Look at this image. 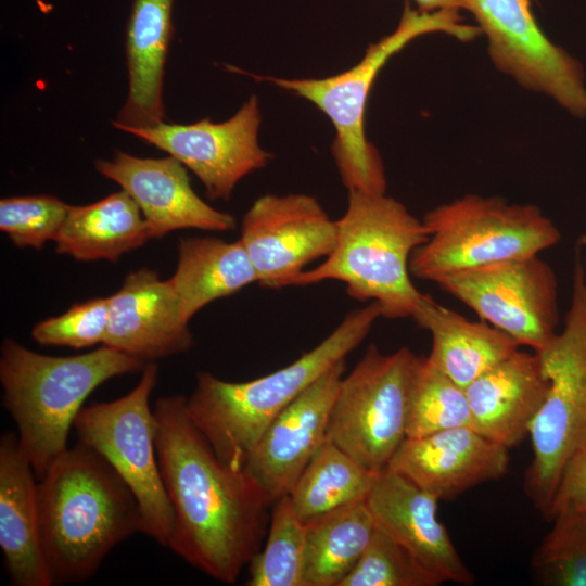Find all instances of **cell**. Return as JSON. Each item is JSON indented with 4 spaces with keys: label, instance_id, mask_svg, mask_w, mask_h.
<instances>
[{
    "label": "cell",
    "instance_id": "f546056e",
    "mask_svg": "<svg viewBox=\"0 0 586 586\" xmlns=\"http://www.w3.org/2000/svg\"><path fill=\"white\" fill-rule=\"evenodd\" d=\"M537 548L532 564L557 586H586V512L562 508Z\"/></svg>",
    "mask_w": 586,
    "mask_h": 586
},
{
    "label": "cell",
    "instance_id": "d590c367",
    "mask_svg": "<svg viewBox=\"0 0 586 586\" xmlns=\"http://www.w3.org/2000/svg\"><path fill=\"white\" fill-rule=\"evenodd\" d=\"M584 267H585V272H586V254H585V258H584Z\"/></svg>",
    "mask_w": 586,
    "mask_h": 586
},
{
    "label": "cell",
    "instance_id": "2e32d148",
    "mask_svg": "<svg viewBox=\"0 0 586 586\" xmlns=\"http://www.w3.org/2000/svg\"><path fill=\"white\" fill-rule=\"evenodd\" d=\"M95 169L116 182L139 206L151 239L179 229L226 232L235 218L203 201L192 189L186 167L174 156L138 157L117 150L97 160Z\"/></svg>",
    "mask_w": 586,
    "mask_h": 586
},
{
    "label": "cell",
    "instance_id": "83f0119b",
    "mask_svg": "<svg viewBox=\"0 0 586 586\" xmlns=\"http://www.w3.org/2000/svg\"><path fill=\"white\" fill-rule=\"evenodd\" d=\"M267 542L250 561L247 586H304L306 524L295 514L289 494L275 502Z\"/></svg>",
    "mask_w": 586,
    "mask_h": 586
},
{
    "label": "cell",
    "instance_id": "484cf974",
    "mask_svg": "<svg viewBox=\"0 0 586 586\" xmlns=\"http://www.w3.org/2000/svg\"><path fill=\"white\" fill-rule=\"evenodd\" d=\"M374 531L366 499L306 524L304 586H340L364 555Z\"/></svg>",
    "mask_w": 586,
    "mask_h": 586
},
{
    "label": "cell",
    "instance_id": "30bf717a",
    "mask_svg": "<svg viewBox=\"0 0 586 586\" xmlns=\"http://www.w3.org/2000/svg\"><path fill=\"white\" fill-rule=\"evenodd\" d=\"M153 361L125 396L82 407L74 420L79 442L101 455L136 496L144 522L143 534L167 547L173 510L156 454V419L150 396L157 381Z\"/></svg>",
    "mask_w": 586,
    "mask_h": 586
},
{
    "label": "cell",
    "instance_id": "1f68e13d",
    "mask_svg": "<svg viewBox=\"0 0 586 586\" xmlns=\"http://www.w3.org/2000/svg\"><path fill=\"white\" fill-rule=\"evenodd\" d=\"M68 206L48 194L3 198L0 201V230L16 247L41 250L48 241L55 240Z\"/></svg>",
    "mask_w": 586,
    "mask_h": 586
},
{
    "label": "cell",
    "instance_id": "4dcf8cb0",
    "mask_svg": "<svg viewBox=\"0 0 586 586\" xmlns=\"http://www.w3.org/2000/svg\"><path fill=\"white\" fill-rule=\"evenodd\" d=\"M443 582L375 526L364 555L340 586H436Z\"/></svg>",
    "mask_w": 586,
    "mask_h": 586
},
{
    "label": "cell",
    "instance_id": "6da1fadb",
    "mask_svg": "<svg viewBox=\"0 0 586 586\" xmlns=\"http://www.w3.org/2000/svg\"><path fill=\"white\" fill-rule=\"evenodd\" d=\"M156 454L173 510L167 547L211 577L233 584L260 550L271 504L244 470L224 462L181 395L160 397Z\"/></svg>",
    "mask_w": 586,
    "mask_h": 586
},
{
    "label": "cell",
    "instance_id": "7402d4cb",
    "mask_svg": "<svg viewBox=\"0 0 586 586\" xmlns=\"http://www.w3.org/2000/svg\"><path fill=\"white\" fill-rule=\"evenodd\" d=\"M174 0H132L125 36L128 93L113 126L122 131L165 122L163 85Z\"/></svg>",
    "mask_w": 586,
    "mask_h": 586
},
{
    "label": "cell",
    "instance_id": "d6a6232c",
    "mask_svg": "<svg viewBox=\"0 0 586 586\" xmlns=\"http://www.w3.org/2000/svg\"><path fill=\"white\" fill-rule=\"evenodd\" d=\"M109 326V297L73 304L64 314L38 322L33 339L49 346L75 349L103 344Z\"/></svg>",
    "mask_w": 586,
    "mask_h": 586
},
{
    "label": "cell",
    "instance_id": "cb8c5ba5",
    "mask_svg": "<svg viewBox=\"0 0 586 586\" xmlns=\"http://www.w3.org/2000/svg\"><path fill=\"white\" fill-rule=\"evenodd\" d=\"M151 239L142 213L120 190L88 205H69L55 252L80 262H117Z\"/></svg>",
    "mask_w": 586,
    "mask_h": 586
},
{
    "label": "cell",
    "instance_id": "d6986e66",
    "mask_svg": "<svg viewBox=\"0 0 586 586\" xmlns=\"http://www.w3.org/2000/svg\"><path fill=\"white\" fill-rule=\"evenodd\" d=\"M375 526L404 546L442 582L473 583L437 518L438 499L406 476L385 468L366 498Z\"/></svg>",
    "mask_w": 586,
    "mask_h": 586
},
{
    "label": "cell",
    "instance_id": "7a4b0ae2",
    "mask_svg": "<svg viewBox=\"0 0 586 586\" xmlns=\"http://www.w3.org/2000/svg\"><path fill=\"white\" fill-rule=\"evenodd\" d=\"M39 532L53 585L92 577L118 544L144 532L139 502L113 467L78 442L37 484Z\"/></svg>",
    "mask_w": 586,
    "mask_h": 586
},
{
    "label": "cell",
    "instance_id": "836d02e7",
    "mask_svg": "<svg viewBox=\"0 0 586 586\" xmlns=\"http://www.w3.org/2000/svg\"><path fill=\"white\" fill-rule=\"evenodd\" d=\"M566 507L586 512V446L565 463L546 519Z\"/></svg>",
    "mask_w": 586,
    "mask_h": 586
},
{
    "label": "cell",
    "instance_id": "ba28073f",
    "mask_svg": "<svg viewBox=\"0 0 586 586\" xmlns=\"http://www.w3.org/2000/svg\"><path fill=\"white\" fill-rule=\"evenodd\" d=\"M538 353L549 387L530 430L524 488L547 518L565 463L586 446V272L578 256L563 330Z\"/></svg>",
    "mask_w": 586,
    "mask_h": 586
},
{
    "label": "cell",
    "instance_id": "ffe728a7",
    "mask_svg": "<svg viewBox=\"0 0 586 586\" xmlns=\"http://www.w3.org/2000/svg\"><path fill=\"white\" fill-rule=\"evenodd\" d=\"M548 387L539 353L517 349L464 388L473 429L508 449L521 444Z\"/></svg>",
    "mask_w": 586,
    "mask_h": 586
},
{
    "label": "cell",
    "instance_id": "277c9868",
    "mask_svg": "<svg viewBox=\"0 0 586 586\" xmlns=\"http://www.w3.org/2000/svg\"><path fill=\"white\" fill-rule=\"evenodd\" d=\"M145 362L102 344L76 356H49L5 337L0 349L3 405L18 445L39 480L67 449L85 399L105 381L142 371Z\"/></svg>",
    "mask_w": 586,
    "mask_h": 586
},
{
    "label": "cell",
    "instance_id": "4316f807",
    "mask_svg": "<svg viewBox=\"0 0 586 586\" xmlns=\"http://www.w3.org/2000/svg\"><path fill=\"white\" fill-rule=\"evenodd\" d=\"M381 471L366 468L326 440L289 493L297 518L308 524L334 510L365 500Z\"/></svg>",
    "mask_w": 586,
    "mask_h": 586
},
{
    "label": "cell",
    "instance_id": "9a60e30c",
    "mask_svg": "<svg viewBox=\"0 0 586 586\" xmlns=\"http://www.w3.org/2000/svg\"><path fill=\"white\" fill-rule=\"evenodd\" d=\"M345 360L330 368L297 396L266 429L244 470L272 504L288 495L327 440L328 424Z\"/></svg>",
    "mask_w": 586,
    "mask_h": 586
},
{
    "label": "cell",
    "instance_id": "603a6c76",
    "mask_svg": "<svg viewBox=\"0 0 586 586\" xmlns=\"http://www.w3.org/2000/svg\"><path fill=\"white\" fill-rule=\"evenodd\" d=\"M411 318L432 336L428 361L463 388L520 347L501 330L470 321L428 294Z\"/></svg>",
    "mask_w": 586,
    "mask_h": 586
},
{
    "label": "cell",
    "instance_id": "44dd1931",
    "mask_svg": "<svg viewBox=\"0 0 586 586\" xmlns=\"http://www.w3.org/2000/svg\"><path fill=\"white\" fill-rule=\"evenodd\" d=\"M31 464L22 453L17 435L0 440V548L14 586H51L44 560Z\"/></svg>",
    "mask_w": 586,
    "mask_h": 586
},
{
    "label": "cell",
    "instance_id": "f1b7e54d",
    "mask_svg": "<svg viewBox=\"0 0 586 586\" xmlns=\"http://www.w3.org/2000/svg\"><path fill=\"white\" fill-rule=\"evenodd\" d=\"M456 428L473 429L466 390L423 358L411 393L406 438Z\"/></svg>",
    "mask_w": 586,
    "mask_h": 586
},
{
    "label": "cell",
    "instance_id": "e0dca14e",
    "mask_svg": "<svg viewBox=\"0 0 586 586\" xmlns=\"http://www.w3.org/2000/svg\"><path fill=\"white\" fill-rule=\"evenodd\" d=\"M509 449L472 428L406 438L387 464L438 500H450L482 483L502 477Z\"/></svg>",
    "mask_w": 586,
    "mask_h": 586
},
{
    "label": "cell",
    "instance_id": "e575fe53",
    "mask_svg": "<svg viewBox=\"0 0 586 586\" xmlns=\"http://www.w3.org/2000/svg\"><path fill=\"white\" fill-rule=\"evenodd\" d=\"M420 12L471 10V0H413Z\"/></svg>",
    "mask_w": 586,
    "mask_h": 586
},
{
    "label": "cell",
    "instance_id": "7c38bea8",
    "mask_svg": "<svg viewBox=\"0 0 586 586\" xmlns=\"http://www.w3.org/2000/svg\"><path fill=\"white\" fill-rule=\"evenodd\" d=\"M494 65L523 88L544 93L576 117H586L582 64L543 33L531 0H471Z\"/></svg>",
    "mask_w": 586,
    "mask_h": 586
},
{
    "label": "cell",
    "instance_id": "d4e9b609",
    "mask_svg": "<svg viewBox=\"0 0 586 586\" xmlns=\"http://www.w3.org/2000/svg\"><path fill=\"white\" fill-rule=\"evenodd\" d=\"M176 270L168 279L187 321L207 304L258 282L240 240L181 238Z\"/></svg>",
    "mask_w": 586,
    "mask_h": 586
},
{
    "label": "cell",
    "instance_id": "5bb4252c",
    "mask_svg": "<svg viewBox=\"0 0 586 586\" xmlns=\"http://www.w3.org/2000/svg\"><path fill=\"white\" fill-rule=\"evenodd\" d=\"M336 220L311 195L266 194L254 201L241 222L242 243L259 285L280 289L335 246Z\"/></svg>",
    "mask_w": 586,
    "mask_h": 586
},
{
    "label": "cell",
    "instance_id": "9c48e42d",
    "mask_svg": "<svg viewBox=\"0 0 586 586\" xmlns=\"http://www.w3.org/2000/svg\"><path fill=\"white\" fill-rule=\"evenodd\" d=\"M422 361L406 346L385 354L370 344L341 380L327 438L366 468L384 470L407 437L410 398Z\"/></svg>",
    "mask_w": 586,
    "mask_h": 586
},
{
    "label": "cell",
    "instance_id": "8fae6325",
    "mask_svg": "<svg viewBox=\"0 0 586 586\" xmlns=\"http://www.w3.org/2000/svg\"><path fill=\"white\" fill-rule=\"evenodd\" d=\"M520 346L545 349L558 333V281L539 255L448 275L435 282Z\"/></svg>",
    "mask_w": 586,
    "mask_h": 586
},
{
    "label": "cell",
    "instance_id": "3957f363",
    "mask_svg": "<svg viewBox=\"0 0 586 586\" xmlns=\"http://www.w3.org/2000/svg\"><path fill=\"white\" fill-rule=\"evenodd\" d=\"M380 317L382 310L375 302L352 310L313 349L254 380L229 382L206 371L198 372L194 390L187 398L190 418L217 456L242 470L277 416L330 368L345 360Z\"/></svg>",
    "mask_w": 586,
    "mask_h": 586
},
{
    "label": "cell",
    "instance_id": "5b68a950",
    "mask_svg": "<svg viewBox=\"0 0 586 586\" xmlns=\"http://www.w3.org/2000/svg\"><path fill=\"white\" fill-rule=\"evenodd\" d=\"M336 225L332 252L291 285L340 281L352 298L378 303L383 318H411L424 295L412 283L409 269L411 254L430 235L423 220L385 193L349 190Z\"/></svg>",
    "mask_w": 586,
    "mask_h": 586
},
{
    "label": "cell",
    "instance_id": "8992f818",
    "mask_svg": "<svg viewBox=\"0 0 586 586\" xmlns=\"http://www.w3.org/2000/svg\"><path fill=\"white\" fill-rule=\"evenodd\" d=\"M431 33H444L461 41L473 40L481 34L477 26L462 23L458 11L420 12L406 1L395 30L370 43L362 59L351 68L323 78H256L311 102L329 117L335 130L332 155L348 191L385 193L381 156L366 137L367 101L386 62L416 38Z\"/></svg>",
    "mask_w": 586,
    "mask_h": 586
},
{
    "label": "cell",
    "instance_id": "4fadbf2b",
    "mask_svg": "<svg viewBox=\"0 0 586 586\" xmlns=\"http://www.w3.org/2000/svg\"><path fill=\"white\" fill-rule=\"evenodd\" d=\"M262 111L251 95L228 119L203 118L192 124L165 122L124 132L154 145L177 158L202 182L212 200H229L238 182L264 168L273 155L258 140Z\"/></svg>",
    "mask_w": 586,
    "mask_h": 586
},
{
    "label": "cell",
    "instance_id": "52a82bcc",
    "mask_svg": "<svg viewBox=\"0 0 586 586\" xmlns=\"http://www.w3.org/2000/svg\"><path fill=\"white\" fill-rule=\"evenodd\" d=\"M429 239L411 254L417 279L436 282L451 273L539 255L561 233L536 205L467 194L429 211Z\"/></svg>",
    "mask_w": 586,
    "mask_h": 586
},
{
    "label": "cell",
    "instance_id": "ac0fdd59",
    "mask_svg": "<svg viewBox=\"0 0 586 586\" xmlns=\"http://www.w3.org/2000/svg\"><path fill=\"white\" fill-rule=\"evenodd\" d=\"M103 344L145 364L187 352L193 336L169 281L146 267L128 273L109 297Z\"/></svg>",
    "mask_w": 586,
    "mask_h": 586
}]
</instances>
